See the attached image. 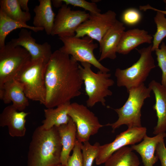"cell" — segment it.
Wrapping results in <instances>:
<instances>
[{
	"mask_svg": "<svg viewBox=\"0 0 166 166\" xmlns=\"http://www.w3.org/2000/svg\"><path fill=\"white\" fill-rule=\"evenodd\" d=\"M79 65L59 49L53 53L45 75L46 94L44 105L47 108L70 102L72 99L81 95L83 82Z\"/></svg>",
	"mask_w": 166,
	"mask_h": 166,
	"instance_id": "obj_1",
	"label": "cell"
},
{
	"mask_svg": "<svg viewBox=\"0 0 166 166\" xmlns=\"http://www.w3.org/2000/svg\"><path fill=\"white\" fill-rule=\"evenodd\" d=\"M62 145L57 127L45 129L41 126L33 132L27 155V166H58Z\"/></svg>",
	"mask_w": 166,
	"mask_h": 166,
	"instance_id": "obj_2",
	"label": "cell"
},
{
	"mask_svg": "<svg viewBox=\"0 0 166 166\" xmlns=\"http://www.w3.org/2000/svg\"><path fill=\"white\" fill-rule=\"evenodd\" d=\"M47 63L43 58L31 59L14 78L22 85L28 99L43 105L46 94L45 75Z\"/></svg>",
	"mask_w": 166,
	"mask_h": 166,
	"instance_id": "obj_3",
	"label": "cell"
},
{
	"mask_svg": "<svg viewBox=\"0 0 166 166\" xmlns=\"http://www.w3.org/2000/svg\"><path fill=\"white\" fill-rule=\"evenodd\" d=\"M81 64L79 65L80 73L88 97L87 106L92 107L98 103L105 106V98L113 93L109 88L114 83L110 78L111 74L99 71L95 73L92 69L90 64L82 62Z\"/></svg>",
	"mask_w": 166,
	"mask_h": 166,
	"instance_id": "obj_4",
	"label": "cell"
},
{
	"mask_svg": "<svg viewBox=\"0 0 166 166\" xmlns=\"http://www.w3.org/2000/svg\"><path fill=\"white\" fill-rule=\"evenodd\" d=\"M150 89L142 84L130 89L127 92L128 97L121 107L112 109L118 114V118L113 123H108L112 132L121 126L126 125L128 128L142 127L141 124V109L145 100L150 97Z\"/></svg>",
	"mask_w": 166,
	"mask_h": 166,
	"instance_id": "obj_5",
	"label": "cell"
},
{
	"mask_svg": "<svg viewBox=\"0 0 166 166\" xmlns=\"http://www.w3.org/2000/svg\"><path fill=\"white\" fill-rule=\"evenodd\" d=\"M152 45L136 49L140 54L138 60L131 66L124 69L117 68L115 76L117 85L125 87L128 92L131 89L144 83L149 74L155 68L152 55Z\"/></svg>",
	"mask_w": 166,
	"mask_h": 166,
	"instance_id": "obj_6",
	"label": "cell"
},
{
	"mask_svg": "<svg viewBox=\"0 0 166 166\" xmlns=\"http://www.w3.org/2000/svg\"><path fill=\"white\" fill-rule=\"evenodd\" d=\"M59 39L63 44L59 49L70 56L76 61L89 63L102 72L110 71L95 57L94 51L98 48V45L91 38L88 36L79 38L74 36L60 37Z\"/></svg>",
	"mask_w": 166,
	"mask_h": 166,
	"instance_id": "obj_7",
	"label": "cell"
},
{
	"mask_svg": "<svg viewBox=\"0 0 166 166\" xmlns=\"http://www.w3.org/2000/svg\"><path fill=\"white\" fill-rule=\"evenodd\" d=\"M28 52L10 42L0 48V87L14 79L23 67L31 60Z\"/></svg>",
	"mask_w": 166,
	"mask_h": 166,
	"instance_id": "obj_8",
	"label": "cell"
},
{
	"mask_svg": "<svg viewBox=\"0 0 166 166\" xmlns=\"http://www.w3.org/2000/svg\"><path fill=\"white\" fill-rule=\"evenodd\" d=\"M68 114L77 127V139L82 143L88 141L90 137L97 133L104 125L87 107L77 102L71 103Z\"/></svg>",
	"mask_w": 166,
	"mask_h": 166,
	"instance_id": "obj_9",
	"label": "cell"
},
{
	"mask_svg": "<svg viewBox=\"0 0 166 166\" xmlns=\"http://www.w3.org/2000/svg\"><path fill=\"white\" fill-rule=\"evenodd\" d=\"M88 18L77 28L75 36H88L101 43L103 37L117 20L116 13L109 10L101 13H90Z\"/></svg>",
	"mask_w": 166,
	"mask_h": 166,
	"instance_id": "obj_10",
	"label": "cell"
},
{
	"mask_svg": "<svg viewBox=\"0 0 166 166\" xmlns=\"http://www.w3.org/2000/svg\"><path fill=\"white\" fill-rule=\"evenodd\" d=\"M89 15L85 11L73 10L63 4L56 15L51 35H57L59 37L75 36L77 28Z\"/></svg>",
	"mask_w": 166,
	"mask_h": 166,
	"instance_id": "obj_11",
	"label": "cell"
},
{
	"mask_svg": "<svg viewBox=\"0 0 166 166\" xmlns=\"http://www.w3.org/2000/svg\"><path fill=\"white\" fill-rule=\"evenodd\" d=\"M145 127L128 128L117 136L112 142L100 145L95 160L97 165L104 164L114 152L128 145H132L141 141L146 135Z\"/></svg>",
	"mask_w": 166,
	"mask_h": 166,
	"instance_id": "obj_12",
	"label": "cell"
},
{
	"mask_svg": "<svg viewBox=\"0 0 166 166\" xmlns=\"http://www.w3.org/2000/svg\"><path fill=\"white\" fill-rule=\"evenodd\" d=\"M14 46H20L30 54L32 60L43 58L48 62L53 53L51 45L47 42L39 44L32 36V32L26 29H21L18 37L10 42Z\"/></svg>",
	"mask_w": 166,
	"mask_h": 166,
	"instance_id": "obj_13",
	"label": "cell"
},
{
	"mask_svg": "<svg viewBox=\"0 0 166 166\" xmlns=\"http://www.w3.org/2000/svg\"><path fill=\"white\" fill-rule=\"evenodd\" d=\"M125 29L124 24L117 20L106 33L99 44L100 62L107 58H116L118 47Z\"/></svg>",
	"mask_w": 166,
	"mask_h": 166,
	"instance_id": "obj_14",
	"label": "cell"
},
{
	"mask_svg": "<svg viewBox=\"0 0 166 166\" xmlns=\"http://www.w3.org/2000/svg\"><path fill=\"white\" fill-rule=\"evenodd\" d=\"M29 113L19 111L12 105L6 107L0 114V126L8 127L13 137L24 136L26 134V118Z\"/></svg>",
	"mask_w": 166,
	"mask_h": 166,
	"instance_id": "obj_15",
	"label": "cell"
},
{
	"mask_svg": "<svg viewBox=\"0 0 166 166\" xmlns=\"http://www.w3.org/2000/svg\"><path fill=\"white\" fill-rule=\"evenodd\" d=\"M0 99L6 104L12 102L19 111H22L29 105L22 85L14 79L0 87Z\"/></svg>",
	"mask_w": 166,
	"mask_h": 166,
	"instance_id": "obj_16",
	"label": "cell"
},
{
	"mask_svg": "<svg viewBox=\"0 0 166 166\" xmlns=\"http://www.w3.org/2000/svg\"><path fill=\"white\" fill-rule=\"evenodd\" d=\"M148 87L155 96V101L153 108L156 112L157 121L153 133L156 135L166 131V87L153 80L149 84Z\"/></svg>",
	"mask_w": 166,
	"mask_h": 166,
	"instance_id": "obj_17",
	"label": "cell"
},
{
	"mask_svg": "<svg viewBox=\"0 0 166 166\" xmlns=\"http://www.w3.org/2000/svg\"><path fill=\"white\" fill-rule=\"evenodd\" d=\"M153 37L144 30L135 28L125 31L121 39L117 53L127 54L140 44L151 43Z\"/></svg>",
	"mask_w": 166,
	"mask_h": 166,
	"instance_id": "obj_18",
	"label": "cell"
},
{
	"mask_svg": "<svg viewBox=\"0 0 166 166\" xmlns=\"http://www.w3.org/2000/svg\"><path fill=\"white\" fill-rule=\"evenodd\" d=\"M166 137L165 132L158 134L152 137L146 135L141 142L131 146L132 150L140 156L143 166H153L157 162L158 159L155 155L156 146Z\"/></svg>",
	"mask_w": 166,
	"mask_h": 166,
	"instance_id": "obj_19",
	"label": "cell"
},
{
	"mask_svg": "<svg viewBox=\"0 0 166 166\" xmlns=\"http://www.w3.org/2000/svg\"><path fill=\"white\" fill-rule=\"evenodd\" d=\"M39 4L34 9V26L44 29L46 34L51 35L56 15L52 10V1L39 0Z\"/></svg>",
	"mask_w": 166,
	"mask_h": 166,
	"instance_id": "obj_20",
	"label": "cell"
},
{
	"mask_svg": "<svg viewBox=\"0 0 166 166\" xmlns=\"http://www.w3.org/2000/svg\"><path fill=\"white\" fill-rule=\"evenodd\" d=\"M56 127L62 145L61 156V164L65 165L70 156V153L75 145L77 139V127L71 118L67 124Z\"/></svg>",
	"mask_w": 166,
	"mask_h": 166,
	"instance_id": "obj_21",
	"label": "cell"
},
{
	"mask_svg": "<svg viewBox=\"0 0 166 166\" xmlns=\"http://www.w3.org/2000/svg\"><path fill=\"white\" fill-rule=\"evenodd\" d=\"M71 102L59 105L56 108H47L44 109L45 119L42 122L41 127L45 129L58 127L67 124L70 117L68 112Z\"/></svg>",
	"mask_w": 166,
	"mask_h": 166,
	"instance_id": "obj_22",
	"label": "cell"
},
{
	"mask_svg": "<svg viewBox=\"0 0 166 166\" xmlns=\"http://www.w3.org/2000/svg\"><path fill=\"white\" fill-rule=\"evenodd\" d=\"M131 147L127 146L119 149L105 163V166H139V159Z\"/></svg>",
	"mask_w": 166,
	"mask_h": 166,
	"instance_id": "obj_23",
	"label": "cell"
},
{
	"mask_svg": "<svg viewBox=\"0 0 166 166\" xmlns=\"http://www.w3.org/2000/svg\"><path fill=\"white\" fill-rule=\"evenodd\" d=\"M22 28L28 29L35 32L44 30L42 28L30 26L13 20L7 16L0 9V48L5 45L6 38L10 32L18 29Z\"/></svg>",
	"mask_w": 166,
	"mask_h": 166,
	"instance_id": "obj_24",
	"label": "cell"
},
{
	"mask_svg": "<svg viewBox=\"0 0 166 166\" xmlns=\"http://www.w3.org/2000/svg\"><path fill=\"white\" fill-rule=\"evenodd\" d=\"M0 5V9L13 20L26 24L31 18L30 13L21 9L18 0H1Z\"/></svg>",
	"mask_w": 166,
	"mask_h": 166,
	"instance_id": "obj_25",
	"label": "cell"
},
{
	"mask_svg": "<svg viewBox=\"0 0 166 166\" xmlns=\"http://www.w3.org/2000/svg\"><path fill=\"white\" fill-rule=\"evenodd\" d=\"M156 26V30L153 35L152 45V51H155L159 48L160 44L166 37V17L163 13L156 11L154 18Z\"/></svg>",
	"mask_w": 166,
	"mask_h": 166,
	"instance_id": "obj_26",
	"label": "cell"
},
{
	"mask_svg": "<svg viewBox=\"0 0 166 166\" xmlns=\"http://www.w3.org/2000/svg\"><path fill=\"white\" fill-rule=\"evenodd\" d=\"M100 145L97 142L93 145L91 144L89 141L83 143L81 146L83 166H92Z\"/></svg>",
	"mask_w": 166,
	"mask_h": 166,
	"instance_id": "obj_27",
	"label": "cell"
},
{
	"mask_svg": "<svg viewBox=\"0 0 166 166\" xmlns=\"http://www.w3.org/2000/svg\"><path fill=\"white\" fill-rule=\"evenodd\" d=\"M142 19L141 13L138 10L134 8L126 9L122 13L121 19L124 24L133 26L138 24Z\"/></svg>",
	"mask_w": 166,
	"mask_h": 166,
	"instance_id": "obj_28",
	"label": "cell"
},
{
	"mask_svg": "<svg viewBox=\"0 0 166 166\" xmlns=\"http://www.w3.org/2000/svg\"><path fill=\"white\" fill-rule=\"evenodd\" d=\"M158 66L162 72L161 84L166 87V45L162 42L160 47L155 51Z\"/></svg>",
	"mask_w": 166,
	"mask_h": 166,
	"instance_id": "obj_29",
	"label": "cell"
},
{
	"mask_svg": "<svg viewBox=\"0 0 166 166\" xmlns=\"http://www.w3.org/2000/svg\"><path fill=\"white\" fill-rule=\"evenodd\" d=\"M82 143L77 139L73 152L65 165L59 166H83L81 146Z\"/></svg>",
	"mask_w": 166,
	"mask_h": 166,
	"instance_id": "obj_30",
	"label": "cell"
},
{
	"mask_svg": "<svg viewBox=\"0 0 166 166\" xmlns=\"http://www.w3.org/2000/svg\"><path fill=\"white\" fill-rule=\"evenodd\" d=\"M64 4L75 7L82 8L89 11L90 13H99L101 10L96 3L89 2L85 0H61Z\"/></svg>",
	"mask_w": 166,
	"mask_h": 166,
	"instance_id": "obj_31",
	"label": "cell"
},
{
	"mask_svg": "<svg viewBox=\"0 0 166 166\" xmlns=\"http://www.w3.org/2000/svg\"><path fill=\"white\" fill-rule=\"evenodd\" d=\"M155 153L156 156L160 160L161 166H166V148L164 140L158 144Z\"/></svg>",
	"mask_w": 166,
	"mask_h": 166,
	"instance_id": "obj_32",
	"label": "cell"
},
{
	"mask_svg": "<svg viewBox=\"0 0 166 166\" xmlns=\"http://www.w3.org/2000/svg\"><path fill=\"white\" fill-rule=\"evenodd\" d=\"M163 2L165 4V9L166 10H159L150 6L149 4H148L144 6H139V9L140 10H142L144 11H146L147 10H152L160 12L165 15H166V0H163Z\"/></svg>",
	"mask_w": 166,
	"mask_h": 166,
	"instance_id": "obj_33",
	"label": "cell"
},
{
	"mask_svg": "<svg viewBox=\"0 0 166 166\" xmlns=\"http://www.w3.org/2000/svg\"><path fill=\"white\" fill-rule=\"evenodd\" d=\"M19 5L21 9L24 11L29 12L28 6V0H18Z\"/></svg>",
	"mask_w": 166,
	"mask_h": 166,
	"instance_id": "obj_34",
	"label": "cell"
},
{
	"mask_svg": "<svg viewBox=\"0 0 166 166\" xmlns=\"http://www.w3.org/2000/svg\"><path fill=\"white\" fill-rule=\"evenodd\" d=\"M53 6L56 8L60 7L63 4L61 0H53L52 1Z\"/></svg>",
	"mask_w": 166,
	"mask_h": 166,
	"instance_id": "obj_35",
	"label": "cell"
},
{
	"mask_svg": "<svg viewBox=\"0 0 166 166\" xmlns=\"http://www.w3.org/2000/svg\"><path fill=\"white\" fill-rule=\"evenodd\" d=\"M100 0H92L91 2L96 3L99 2H100Z\"/></svg>",
	"mask_w": 166,
	"mask_h": 166,
	"instance_id": "obj_36",
	"label": "cell"
},
{
	"mask_svg": "<svg viewBox=\"0 0 166 166\" xmlns=\"http://www.w3.org/2000/svg\"></svg>",
	"mask_w": 166,
	"mask_h": 166,
	"instance_id": "obj_37",
	"label": "cell"
}]
</instances>
